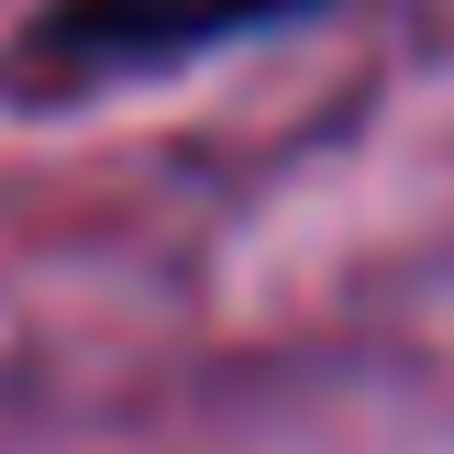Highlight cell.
Segmentation results:
<instances>
[{"label": "cell", "mask_w": 454, "mask_h": 454, "mask_svg": "<svg viewBox=\"0 0 454 454\" xmlns=\"http://www.w3.org/2000/svg\"><path fill=\"white\" fill-rule=\"evenodd\" d=\"M322 12V0H44L22 22V89H111V78H155L189 67L211 44L278 34V22Z\"/></svg>", "instance_id": "6da1fadb"}]
</instances>
